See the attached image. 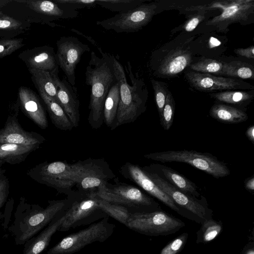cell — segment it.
I'll list each match as a JSON object with an SVG mask.
<instances>
[{
    "label": "cell",
    "mask_w": 254,
    "mask_h": 254,
    "mask_svg": "<svg viewBox=\"0 0 254 254\" xmlns=\"http://www.w3.org/2000/svg\"><path fill=\"white\" fill-rule=\"evenodd\" d=\"M101 56L92 51L86 66L85 76L86 85L91 87L88 122L93 129L101 127L104 123V105L112 86L116 81L114 72V55L98 48Z\"/></svg>",
    "instance_id": "obj_1"
},
{
    "label": "cell",
    "mask_w": 254,
    "mask_h": 254,
    "mask_svg": "<svg viewBox=\"0 0 254 254\" xmlns=\"http://www.w3.org/2000/svg\"><path fill=\"white\" fill-rule=\"evenodd\" d=\"M113 68L120 88V100L116 120L112 130L123 125L134 122L146 110L148 90L138 72H133L129 61L126 70L131 84L127 82L124 68L117 59L113 58Z\"/></svg>",
    "instance_id": "obj_2"
},
{
    "label": "cell",
    "mask_w": 254,
    "mask_h": 254,
    "mask_svg": "<svg viewBox=\"0 0 254 254\" xmlns=\"http://www.w3.org/2000/svg\"><path fill=\"white\" fill-rule=\"evenodd\" d=\"M197 35L194 32L179 34L152 51L148 63L151 74L156 78L163 79L179 77L197 57L191 47V44Z\"/></svg>",
    "instance_id": "obj_3"
},
{
    "label": "cell",
    "mask_w": 254,
    "mask_h": 254,
    "mask_svg": "<svg viewBox=\"0 0 254 254\" xmlns=\"http://www.w3.org/2000/svg\"><path fill=\"white\" fill-rule=\"evenodd\" d=\"M115 177L109 165L101 159H88L66 163L59 181V192L66 193L75 184L84 190L98 188Z\"/></svg>",
    "instance_id": "obj_4"
},
{
    "label": "cell",
    "mask_w": 254,
    "mask_h": 254,
    "mask_svg": "<svg viewBox=\"0 0 254 254\" xmlns=\"http://www.w3.org/2000/svg\"><path fill=\"white\" fill-rule=\"evenodd\" d=\"M89 194L109 202L127 208L131 213H147L161 210L159 204L152 197L133 186L121 183L109 188L107 183L100 185L96 191Z\"/></svg>",
    "instance_id": "obj_5"
},
{
    "label": "cell",
    "mask_w": 254,
    "mask_h": 254,
    "mask_svg": "<svg viewBox=\"0 0 254 254\" xmlns=\"http://www.w3.org/2000/svg\"><path fill=\"white\" fill-rule=\"evenodd\" d=\"M142 169L160 189L174 201L180 211V215L200 224L212 218L213 211L208 207L203 196L198 198L187 194L145 167Z\"/></svg>",
    "instance_id": "obj_6"
},
{
    "label": "cell",
    "mask_w": 254,
    "mask_h": 254,
    "mask_svg": "<svg viewBox=\"0 0 254 254\" xmlns=\"http://www.w3.org/2000/svg\"><path fill=\"white\" fill-rule=\"evenodd\" d=\"M144 157L161 162L187 163L217 179L230 174L226 163L208 153L187 150H169L150 153L144 155Z\"/></svg>",
    "instance_id": "obj_7"
},
{
    "label": "cell",
    "mask_w": 254,
    "mask_h": 254,
    "mask_svg": "<svg viewBox=\"0 0 254 254\" xmlns=\"http://www.w3.org/2000/svg\"><path fill=\"white\" fill-rule=\"evenodd\" d=\"M138 233L149 236L172 235L185 226V223L162 210L130 214L126 226Z\"/></svg>",
    "instance_id": "obj_8"
},
{
    "label": "cell",
    "mask_w": 254,
    "mask_h": 254,
    "mask_svg": "<svg viewBox=\"0 0 254 254\" xmlns=\"http://www.w3.org/2000/svg\"><path fill=\"white\" fill-rule=\"evenodd\" d=\"M254 22V0H233L219 15L201 23L193 32L196 35L212 31L226 34L231 24L247 25Z\"/></svg>",
    "instance_id": "obj_9"
},
{
    "label": "cell",
    "mask_w": 254,
    "mask_h": 254,
    "mask_svg": "<svg viewBox=\"0 0 254 254\" xmlns=\"http://www.w3.org/2000/svg\"><path fill=\"white\" fill-rule=\"evenodd\" d=\"M158 0L146 1L129 11L97 21L96 24L116 33H134L147 25L153 17L160 13Z\"/></svg>",
    "instance_id": "obj_10"
},
{
    "label": "cell",
    "mask_w": 254,
    "mask_h": 254,
    "mask_svg": "<svg viewBox=\"0 0 254 254\" xmlns=\"http://www.w3.org/2000/svg\"><path fill=\"white\" fill-rule=\"evenodd\" d=\"M115 225L110 223L108 217L88 227L64 238L50 249L47 254H72L96 242H103L113 233Z\"/></svg>",
    "instance_id": "obj_11"
},
{
    "label": "cell",
    "mask_w": 254,
    "mask_h": 254,
    "mask_svg": "<svg viewBox=\"0 0 254 254\" xmlns=\"http://www.w3.org/2000/svg\"><path fill=\"white\" fill-rule=\"evenodd\" d=\"M184 77L194 90L209 93L226 90H254V86L243 80L202 73L187 68Z\"/></svg>",
    "instance_id": "obj_12"
},
{
    "label": "cell",
    "mask_w": 254,
    "mask_h": 254,
    "mask_svg": "<svg viewBox=\"0 0 254 254\" xmlns=\"http://www.w3.org/2000/svg\"><path fill=\"white\" fill-rule=\"evenodd\" d=\"M57 63L65 74L67 81L75 84V69L84 53L89 52V46L72 36H63L57 42Z\"/></svg>",
    "instance_id": "obj_13"
},
{
    "label": "cell",
    "mask_w": 254,
    "mask_h": 254,
    "mask_svg": "<svg viewBox=\"0 0 254 254\" xmlns=\"http://www.w3.org/2000/svg\"><path fill=\"white\" fill-rule=\"evenodd\" d=\"M59 231H67L108 217L99 207L96 198L87 194L84 199L73 201L65 210Z\"/></svg>",
    "instance_id": "obj_14"
},
{
    "label": "cell",
    "mask_w": 254,
    "mask_h": 254,
    "mask_svg": "<svg viewBox=\"0 0 254 254\" xmlns=\"http://www.w3.org/2000/svg\"><path fill=\"white\" fill-rule=\"evenodd\" d=\"M120 171L125 178L134 182L147 193L180 214V211L174 201L161 190L138 166L127 162L121 167Z\"/></svg>",
    "instance_id": "obj_15"
},
{
    "label": "cell",
    "mask_w": 254,
    "mask_h": 254,
    "mask_svg": "<svg viewBox=\"0 0 254 254\" xmlns=\"http://www.w3.org/2000/svg\"><path fill=\"white\" fill-rule=\"evenodd\" d=\"M228 42V39L225 35L207 32L198 34L192 41L191 47L197 57L223 60Z\"/></svg>",
    "instance_id": "obj_16"
},
{
    "label": "cell",
    "mask_w": 254,
    "mask_h": 254,
    "mask_svg": "<svg viewBox=\"0 0 254 254\" xmlns=\"http://www.w3.org/2000/svg\"><path fill=\"white\" fill-rule=\"evenodd\" d=\"M59 72L52 73L58 103L64 109L74 127L78 126L80 120L79 105L77 90L67 80L61 79Z\"/></svg>",
    "instance_id": "obj_17"
},
{
    "label": "cell",
    "mask_w": 254,
    "mask_h": 254,
    "mask_svg": "<svg viewBox=\"0 0 254 254\" xmlns=\"http://www.w3.org/2000/svg\"><path fill=\"white\" fill-rule=\"evenodd\" d=\"M68 203L66 199L53 201L45 209L30 216L26 221L25 229L20 237L21 240L26 241L29 239L64 210Z\"/></svg>",
    "instance_id": "obj_18"
},
{
    "label": "cell",
    "mask_w": 254,
    "mask_h": 254,
    "mask_svg": "<svg viewBox=\"0 0 254 254\" xmlns=\"http://www.w3.org/2000/svg\"><path fill=\"white\" fill-rule=\"evenodd\" d=\"M18 57L28 68L44 70L51 73L59 72L54 48L49 46L35 47L21 52Z\"/></svg>",
    "instance_id": "obj_19"
},
{
    "label": "cell",
    "mask_w": 254,
    "mask_h": 254,
    "mask_svg": "<svg viewBox=\"0 0 254 254\" xmlns=\"http://www.w3.org/2000/svg\"><path fill=\"white\" fill-rule=\"evenodd\" d=\"M29 8L41 16L46 23L59 19L74 18L78 16V11L55 2L54 0H25Z\"/></svg>",
    "instance_id": "obj_20"
},
{
    "label": "cell",
    "mask_w": 254,
    "mask_h": 254,
    "mask_svg": "<svg viewBox=\"0 0 254 254\" xmlns=\"http://www.w3.org/2000/svg\"><path fill=\"white\" fill-rule=\"evenodd\" d=\"M18 97L24 114L41 128H46L48 126L46 113L37 94L28 87L21 86Z\"/></svg>",
    "instance_id": "obj_21"
},
{
    "label": "cell",
    "mask_w": 254,
    "mask_h": 254,
    "mask_svg": "<svg viewBox=\"0 0 254 254\" xmlns=\"http://www.w3.org/2000/svg\"><path fill=\"white\" fill-rule=\"evenodd\" d=\"M45 138L40 134L23 129L17 121L7 120L3 128L0 129V144L40 145Z\"/></svg>",
    "instance_id": "obj_22"
},
{
    "label": "cell",
    "mask_w": 254,
    "mask_h": 254,
    "mask_svg": "<svg viewBox=\"0 0 254 254\" xmlns=\"http://www.w3.org/2000/svg\"><path fill=\"white\" fill-rule=\"evenodd\" d=\"M145 167L157 174L182 192L198 198L201 196L195 184L172 168L161 164H150Z\"/></svg>",
    "instance_id": "obj_23"
},
{
    "label": "cell",
    "mask_w": 254,
    "mask_h": 254,
    "mask_svg": "<svg viewBox=\"0 0 254 254\" xmlns=\"http://www.w3.org/2000/svg\"><path fill=\"white\" fill-rule=\"evenodd\" d=\"M39 95L44 103L52 123L58 128L67 130L74 127L60 104L46 94L42 89L37 88Z\"/></svg>",
    "instance_id": "obj_24"
},
{
    "label": "cell",
    "mask_w": 254,
    "mask_h": 254,
    "mask_svg": "<svg viewBox=\"0 0 254 254\" xmlns=\"http://www.w3.org/2000/svg\"><path fill=\"white\" fill-rule=\"evenodd\" d=\"M210 97L217 103L235 106L242 110L248 106L254 98V89L249 90H226L211 93Z\"/></svg>",
    "instance_id": "obj_25"
},
{
    "label": "cell",
    "mask_w": 254,
    "mask_h": 254,
    "mask_svg": "<svg viewBox=\"0 0 254 254\" xmlns=\"http://www.w3.org/2000/svg\"><path fill=\"white\" fill-rule=\"evenodd\" d=\"M209 115L220 122L227 124L240 123L248 119L247 114L243 110L221 103L212 106Z\"/></svg>",
    "instance_id": "obj_26"
},
{
    "label": "cell",
    "mask_w": 254,
    "mask_h": 254,
    "mask_svg": "<svg viewBox=\"0 0 254 254\" xmlns=\"http://www.w3.org/2000/svg\"><path fill=\"white\" fill-rule=\"evenodd\" d=\"M64 213L57 216L51 224L44 230L28 247L25 249L23 254H40L48 246L52 236L56 231H59L64 220Z\"/></svg>",
    "instance_id": "obj_27"
},
{
    "label": "cell",
    "mask_w": 254,
    "mask_h": 254,
    "mask_svg": "<svg viewBox=\"0 0 254 254\" xmlns=\"http://www.w3.org/2000/svg\"><path fill=\"white\" fill-rule=\"evenodd\" d=\"M39 146V145L0 144V162H6L11 164L19 163Z\"/></svg>",
    "instance_id": "obj_28"
},
{
    "label": "cell",
    "mask_w": 254,
    "mask_h": 254,
    "mask_svg": "<svg viewBox=\"0 0 254 254\" xmlns=\"http://www.w3.org/2000/svg\"><path fill=\"white\" fill-rule=\"evenodd\" d=\"M220 10H198L186 15V21L181 25L171 31L172 35L179 33L186 34L193 32L202 23L219 15Z\"/></svg>",
    "instance_id": "obj_29"
},
{
    "label": "cell",
    "mask_w": 254,
    "mask_h": 254,
    "mask_svg": "<svg viewBox=\"0 0 254 254\" xmlns=\"http://www.w3.org/2000/svg\"><path fill=\"white\" fill-rule=\"evenodd\" d=\"M222 76L240 79H254L253 64L239 60H229L224 62Z\"/></svg>",
    "instance_id": "obj_30"
},
{
    "label": "cell",
    "mask_w": 254,
    "mask_h": 254,
    "mask_svg": "<svg viewBox=\"0 0 254 254\" xmlns=\"http://www.w3.org/2000/svg\"><path fill=\"white\" fill-rule=\"evenodd\" d=\"M120 100V88L116 79L106 98L104 105V122L111 128L115 123Z\"/></svg>",
    "instance_id": "obj_31"
},
{
    "label": "cell",
    "mask_w": 254,
    "mask_h": 254,
    "mask_svg": "<svg viewBox=\"0 0 254 254\" xmlns=\"http://www.w3.org/2000/svg\"><path fill=\"white\" fill-rule=\"evenodd\" d=\"M36 88L42 89L58 102L56 88L52 73L44 70L28 68Z\"/></svg>",
    "instance_id": "obj_32"
},
{
    "label": "cell",
    "mask_w": 254,
    "mask_h": 254,
    "mask_svg": "<svg viewBox=\"0 0 254 254\" xmlns=\"http://www.w3.org/2000/svg\"><path fill=\"white\" fill-rule=\"evenodd\" d=\"M201 225L196 232V243L197 244H205L214 240L219 236L223 229L222 221L215 220L212 218Z\"/></svg>",
    "instance_id": "obj_33"
},
{
    "label": "cell",
    "mask_w": 254,
    "mask_h": 254,
    "mask_svg": "<svg viewBox=\"0 0 254 254\" xmlns=\"http://www.w3.org/2000/svg\"><path fill=\"white\" fill-rule=\"evenodd\" d=\"M223 60L196 57L187 68L196 72L222 76Z\"/></svg>",
    "instance_id": "obj_34"
},
{
    "label": "cell",
    "mask_w": 254,
    "mask_h": 254,
    "mask_svg": "<svg viewBox=\"0 0 254 254\" xmlns=\"http://www.w3.org/2000/svg\"><path fill=\"white\" fill-rule=\"evenodd\" d=\"M93 197L96 198L99 207L102 211L108 216L114 218L120 223L126 226L127 221L131 213L127 208L109 202L97 197Z\"/></svg>",
    "instance_id": "obj_35"
},
{
    "label": "cell",
    "mask_w": 254,
    "mask_h": 254,
    "mask_svg": "<svg viewBox=\"0 0 254 254\" xmlns=\"http://www.w3.org/2000/svg\"><path fill=\"white\" fill-rule=\"evenodd\" d=\"M146 0H96L97 5L113 12L124 13L133 9Z\"/></svg>",
    "instance_id": "obj_36"
},
{
    "label": "cell",
    "mask_w": 254,
    "mask_h": 254,
    "mask_svg": "<svg viewBox=\"0 0 254 254\" xmlns=\"http://www.w3.org/2000/svg\"><path fill=\"white\" fill-rule=\"evenodd\" d=\"M150 81L153 89L154 99L160 118L169 90L167 84L164 82L153 78H152Z\"/></svg>",
    "instance_id": "obj_37"
},
{
    "label": "cell",
    "mask_w": 254,
    "mask_h": 254,
    "mask_svg": "<svg viewBox=\"0 0 254 254\" xmlns=\"http://www.w3.org/2000/svg\"><path fill=\"white\" fill-rule=\"evenodd\" d=\"M175 112V101L170 91H169L160 119V124L165 130H169L171 127Z\"/></svg>",
    "instance_id": "obj_38"
},
{
    "label": "cell",
    "mask_w": 254,
    "mask_h": 254,
    "mask_svg": "<svg viewBox=\"0 0 254 254\" xmlns=\"http://www.w3.org/2000/svg\"><path fill=\"white\" fill-rule=\"evenodd\" d=\"M189 234L184 232L169 242L160 251V254H178L184 248Z\"/></svg>",
    "instance_id": "obj_39"
},
{
    "label": "cell",
    "mask_w": 254,
    "mask_h": 254,
    "mask_svg": "<svg viewBox=\"0 0 254 254\" xmlns=\"http://www.w3.org/2000/svg\"><path fill=\"white\" fill-rule=\"evenodd\" d=\"M23 39H7L0 40V59L9 56L20 49L24 44Z\"/></svg>",
    "instance_id": "obj_40"
},
{
    "label": "cell",
    "mask_w": 254,
    "mask_h": 254,
    "mask_svg": "<svg viewBox=\"0 0 254 254\" xmlns=\"http://www.w3.org/2000/svg\"><path fill=\"white\" fill-rule=\"evenodd\" d=\"M54 1L76 10L78 9L90 8L97 5L96 0H54Z\"/></svg>",
    "instance_id": "obj_41"
},
{
    "label": "cell",
    "mask_w": 254,
    "mask_h": 254,
    "mask_svg": "<svg viewBox=\"0 0 254 254\" xmlns=\"http://www.w3.org/2000/svg\"><path fill=\"white\" fill-rule=\"evenodd\" d=\"M22 28L23 26L21 22L0 13V29L13 31Z\"/></svg>",
    "instance_id": "obj_42"
},
{
    "label": "cell",
    "mask_w": 254,
    "mask_h": 254,
    "mask_svg": "<svg viewBox=\"0 0 254 254\" xmlns=\"http://www.w3.org/2000/svg\"><path fill=\"white\" fill-rule=\"evenodd\" d=\"M234 53L238 57H244L252 61L254 60V46L253 45L246 48L236 49L234 50Z\"/></svg>",
    "instance_id": "obj_43"
},
{
    "label": "cell",
    "mask_w": 254,
    "mask_h": 254,
    "mask_svg": "<svg viewBox=\"0 0 254 254\" xmlns=\"http://www.w3.org/2000/svg\"><path fill=\"white\" fill-rule=\"evenodd\" d=\"M8 181L0 178V208L4 204L8 193Z\"/></svg>",
    "instance_id": "obj_44"
},
{
    "label": "cell",
    "mask_w": 254,
    "mask_h": 254,
    "mask_svg": "<svg viewBox=\"0 0 254 254\" xmlns=\"http://www.w3.org/2000/svg\"><path fill=\"white\" fill-rule=\"evenodd\" d=\"M240 254H254V240H250L244 247Z\"/></svg>",
    "instance_id": "obj_45"
},
{
    "label": "cell",
    "mask_w": 254,
    "mask_h": 254,
    "mask_svg": "<svg viewBox=\"0 0 254 254\" xmlns=\"http://www.w3.org/2000/svg\"><path fill=\"white\" fill-rule=\"evenodd\" d=\"M245 189L250 192L254 190V177L253 176L247 179L245 182Z\"/></svg>",
    "instance_id": "obj_46"
},
{
    "label": "cell",
    "mask_w": 254,
    "mask_h": 254,
    "mask_svg": "<svg viewBox=\"0 0 254 254\" xmlns=\"http://www.w3.org/2000/svg\"><path fill=\"white\" fill-rule=\"evenodd\" d=\"M247 137L253 144L254 143V126L250 127L246 131Z\"/></svg>",
    "instance_id": "obj_47"
},
{
    "label": "cell",
    "mask_w": 254,
    "mask_h": 254,
    "mask_svg": "<svg viewBox=\"0 0 254 254\" xmlns=\"http://www.w3.org/2000/svg\"><path fill=\"white\" fill-rule=\"evenodd\" d=\"M9 1L8 0H0V8L4 5L6 3L8 2Z\"/></svg>",
    "instance_id": "obj_48"
},
{
    "label": "cell",
    "mask_w": 254,
    "mask_h": 254,
    "mask_svg": "<svg viewBox=\"0 0 254 254\" xmlns=\"http://www.w3.org/2000/svg\"><path fill=\"white\" fill-rule=\"evenodd\" d=\"M1 171H0V176L1 175Z\"/></svg>",
    "instance_id": "obj_49"
},
{
    "label": "cell",
    "mask_w": 254,
    "mask_h": 254,
    "mask_svg": "<svg viewBox=\"0 0 254 254\" xmlns=\"http://www.w3.org/2000/svg\"><path fill=\"white\" fill-rule=\"evenodd\" d=\"M0 214H1V213L0 212Z\"/></svg>",
    "instance_id": "obj_50"
}]
</instances>
